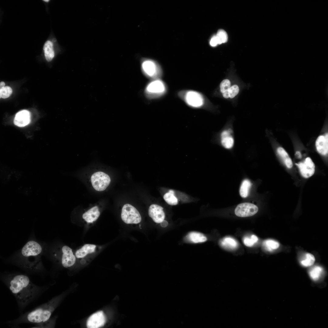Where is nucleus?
Returning a JSON list of instances; mask_svg holds the SVG:
<instances>
[{
  "label": "nucleus",
  "instance_id": "nucleus-1",
  "mask_svg": "<svg viewBox=\"0 0 328 328\" xmlns=\"http://www.w3.org/2000/svg\"><path fill=\"white\" fill-rule=\"evenodd\" d=\"M2 281L15 298L19 307H25L43 291V288L35 285L27 275L12 274Z\"/></svg>",
  "mask_w": 328,
  "mask_h": 328
},
{
  "label": "nucleus",
  "instance_id": "nucleus-2",
  "mask_svg": "<svg viewBox=\"0 0 328 328\" xmlns=\"http://www.w3.org/2000/svg\"><path fill=\"white\" fill-rule=\"evenodd\" d=\"M42 252L43 248L38 243L32 240L28 242L21 250L23 266L32 270L39 268L41 265L40 256Z\"/></svg>",
  "mask_w": 328,
  "mask_h": 328
},
{
  "label": "nucleus",
  "instance_id": "nucleus-3",
  "mask_svg": "<svg viewBox=\"0 0 328 328\" xmlns=\"http://www.w3.org/2000/svg\"><path fill=\"white\" fill-rule=\"evenodd\" d=\"M232 120L229 121L217 135V143L227 150H234L235 138Z\"/></svg>",
  "mask_w": 328,
  "mask_h": 328
},
{
  "label": "nucleus",
  "instance_id": "nucleus-4",
  "mask_svg": "<svg viewBox=\"0 0 328 328\" xmlns=\"http://www.w3.org/2000/svg\"><path fill=\"white\" fill-rule=\"evenodd\" d=\"M163 198L168 204L171 206L194 202L196 199L184 193L172 189L169 190L165 193Z\"/></svg>",
  "mask_w": 328,
  "mask_h": 328
},
{
  "label": "nucleus",
  "instance_id": "nucleus-5",
  "mask_svg": "<svg viewBox=\"0 0 328 328\" xmlns=\"http://www.w3.org/2000/svg\"><path fill=\"white\" fill-rule=\"evenodd\" d=\"M121 218L127 224H138L141 222L142 217L138 210L134 206L126 204L123 207Z\"/></svg>",
  "mask_w": 328,
  "mask_h": 328
},
{
  "label": "nucleus",
  "instance_id": "nucleus-6",
  "mask_svg": "<svg viewBox=\"0 0 328 328\" xmlns=\"http://www.w3.org/2000/svg\"><path fill=\"white\" fill-rule=\"evenodd\" d=\"M91 181L93 188L98 191L105 190L111 182L110 176L102 172L93 173L91 177Z\"/></svg>",
  "mask_w": 328,
  "mask_h": 328
},
{
  "label": "nucleus",
  "instance_id": "nucleus-7",
  "mask_svg": "<svg viewBox=\"0 0 328 328\" xmlns=\"http://www.w3.org/2000/svg\"><path fill=\"white\" fill-rule=\"evenodd\" d=\"M143 73L148 77L155 79L160 75V67L154 60L149 59L143 60L141 64Z\"/></svg>",
  "mask_w": 328,
  "mask_h": 328
},
{
  "label": "nucleus",
  "instance_id": "nucleus-8",
  "mask_svg": "<svg viewBox=\"0 0 328 328\" xmlns=\"http://www.w3.org/2000/svg\"><path fill=\"white\" fill-rule=\"evenodd\" d=\"M148 214L155 223L160 224L162 227L167 225L168 222L165 220V213L161 206L156 204H152L149 208Z\"/></svg>",
  "mask_w": 328,
  "mask_h": 328
},
{
  "label": "nucleus",
  "instance_id": "nucleus-9",
  "mask_svg": "<svg viewBox=\"0 0 328 328\" xmlns=\"http://www.w3.org/2000/svg\"><path fill=\"white\" fill-rule=\"evenodd\" d=\"M163 83L159 80H154L149 83L146 87L145 92L149 98L155 97L162 94L165 91Z\"/></svg>",
  "mask_w": 328,
  "mask_h": 328
},
{
  "label": "nucleus",
  "instance_id": "nucleus-10",
  "mask_svg": "<svg viewBox=\"0 0 328 328\" xmlns=\"http://www.w3.org/2000/svg\"><path fill=\"white\" fill-rule=\"evenodd\" d=\"M258 211V207L249 203H244L238 204L234 210L235 215L241 217H247L252 216Z\"/></svg>",
  "mask_w": 328,
  "mask_h": 328
},
{
  "label": "nucleus",
  "instance_id": "nucleus-11",
  "mask_svg": "<svg viewBox=\"0 0 328 328\" xmlns=\"http://www.w3.org/2000/svg\"><path fill=\"white\" fill-rule=\"evenodd\" d=\"M300 173L304 178H307L312 176L315 171V165L310 157L306 158L303 162L296 163Z\"/></svg>",
  "mask_w": 328,
  "mask_h": 328
},
{
  "label": "nucleus",
  "instance_id": "nucleus-12",
  "mask_svg": "<svg viewBox=\"0 0 328 328\" xmlns=\"http://www.w3.org/2000/svg\"><path fill=\"white\" fill-rule=\"evenodd\" d=\"M185 100L190 106L195 108L201 107L203 104V99L198 92L190 91L186 92L185 96Z\"/></svg>",
  "mask_w": 328,
  "mask_h": 328
},
{
  "label": "nucleus",
  "instance_id": "nucleus-13",
  "mask_svg": "<svg viewBox=\"0 0 328 328\" xmlns=\"http://www.w3.org/2000/svg\"><path fill=\"white\" fill-rule=\"evenodd\" d=\"M106 319L102 311L97 312L91 315L88 319L87 326L88 328H98L103 326Z\"/></svg>",
  "mask_w": 328,
  "mask_h": 328
},
{
  "label": "nucleus",
  "instance_id": "nucleus-14",
  "mask_svg": "<svg viewBox=\"0 0 328 328\" xmlns=\"http://www.w3.org/2000/svg\"><path fill=\"white\" fill-rule=\"evenodd\" d=\"M62 251L63 254L61 263L63 266L67 268L73 266L75 262L76 258L71 249L68 246L65 245L62 248Z\"/></svg>",
  "mask_w": 328,
  "mask_h": 328
},
{
  "label": "nucleus",
  "instance_id": "nucleus-15",
  "mask_svg": "<svg viewBox=\"0 0 328 328\" xmlns=\"http://www.w3.org/2000/svg\"><path fill=\"white\" fill-rule=\"evenodd\" d=\"M30 120V112L27 110H24L16 113L14 119V123L16 125L22 127L29 124Z\"/></svg>",
  "mask_w": 328,
  "mask_h": 328
},
{
  "label": "nucleus",
  "instance_id": "nucleus-16",
  "mask_svg": "<svg viewBox=\"0 0 328 328\" xmlns=\"http://www.w3.org/2000/svg\"><path fill=\"white\" fill-rule=\"evenodd\" d=\"M316 146L317 151L320 154L325 155L328 152V135L319 136L316 142Z\"/></svg>",
  "mask_w": 328,
  "mask_h": 328
},
{
  "label": "nucleus",
  "instance_id": "nucleus-17",
  "mask_svg": "<svg viewBox=\"0 0 328 328\" xmlns=\"http://www.w3.org/2000/svg\"><path fill=\"white\" fill-rule=\"evenodd\" d=\"M184 241L192 243L204 242L207 240L206 236L202 233L192 231L189 233L185 236Z\"/></svg>",
  "mask_w": 328,
  "mask_h": 328
},
{
  "label": "nucleus",
  "instance_id": "nucleus-18",
  "mask_svg": "<svg viewBox=\"0 0 328 328\" xmlns=\"http://www.w3.org/2000/svg\"><path fill=\"white\" fill-rule=\"evenodd\" d=\"M100 215L98 207L95 206L84 213L82 215L83 219L87 222L92 223L95 221Z\"/></svg>",
  "mask_w": 328,
  "mask_h": 328
},
{
  "label": "nucleus",
  "instance_id": "nucleus-19",
  "mask_svg": "<svg viewBox=\"0 0 328 328\" xmlns=\"http://www.w3.org/2000/svg\"><path fill=\"white\" fill-rule=\"evenodd\" d=\"M96 248V245L94 244H85L76 251V256L78 258H83L87 254L94 252Z\"/></svg>",
  "mask_w": 328,
  "mask_h": 328
},
{
  "label": "nucleus",
  "instance_id": "nucleus-20",
  "mask_svg": "<svg viewBox=\"0 0 328 328\" xmlns=\"http://www.w3.org/2000/svg\"><path fill=\"white\" fill-rule=\"evenodd\" d=\"M219 244L222 248L228 250H234L237 248L238 245L237 242L234 239L228 237L220 240Z\"/></svg>",
  "mask_w": 328,
  "mask_h": 328
},
{
  "label": "nucleus",
  "instance_id": "nucleus-21",
  "mask_svg": "<svg viewBox=\"0 0 328 328\" xmlns=\"http://www.w3.org/2000/svg\"><path fill=\"white\" fill-rule=\"evenodd\" d=\"M43 49L46 60L48 61H51L54 56L52 43L50 41H47L44 44Z\"/></svg>",
  "mask_w": 328,
  "mask_h": 328
},
{
  "label": "nucleus",
  "instance_id": "nucleus-22",
  "mask_svg": "<svg viewBox=\"0 0 328 328\" xmlns=\"http://www.w3.org/2000/svg\"><path fill=\"white\" fill-rule=\"evenodd\" d=\"M277 152L286 166L289 168H291L293 166L292 162L285 150L283 148L279 147L277 149Z\"/></svg>",
  "mask_w": 328,
  "mask_h": 328
},
{
  "label": "nucleus",
  "instance_id": "nucleus-23",
  "mask_svg": "<svg viewBox=\"0 0 328 328\" xmlns=\"http://www.w3.org/2000/svg\"><path fill=\"white\" fill-rule=\"evenodd\" d=\"M315 261L314 256L309 253L305 254L300 260L301 265L306 267L311 266L313 265Z\"/></svg>",
  "mask_w": 328,
  "mask_h": 328
},
{
  "label": "nucleus",
  "instance_id": "nucleus-24",
  "mask_svg": "<svg viewBox=\"0 0 328 328\" xmlns=\"http://www.w3.org/2000/svg\"><path fill=\"white\" fill-rule=\"evenodd\" d=\"M251 186V182L245 179L242 182L240 189V194L243 198H246L248 196L249 189Z\"/></svg>",
  "mask_w": 328,
  "mask_h": 328
},
{
  "label": "nucleus",
  "instance_id": "nucleus-25",
  "mask_svg": "<svg viewBox=\"0 0 328 328\" xmlns=\"http://www.w3.org/2000/svg\"><path fill=\"white\" fill-rule=\"evenodd\" d=\"M323 269L320 266H316L311 268L309 272L310 278L314 281L318 280L322 275Z\"/></svg>",
  "mask_w": 328,
  "mask_h": 328
},
{
  "label": "nucleus",
  "instance_id": "nucleus-26",
  "mask_svg": "<svg viewBox=\"0 0 328 328\" xmlns=\"http://www.w3.org/2000/svg\"><path fill=\"white\" fill-rule=\"evenodd\" d=\"M239 92V88L238 86L234 84L231 85L227 92L223 94L222 96L226 99H232L238 94Z\"/></svg>",
  "mask_w": 328,
  "mask_h": 328
},
{
  "label": "nucleus",
  "instance_id": "nucleus-27",
  "mask_svg": "<svg viewBox=\"0 0 328 328\" xmlns=\"http://www.w3.org/2000/svg\"><path fill=\"white\" fill-rule=\"evenodd\" d=\"M263 245L266 250L271 251L278 248L279 244L275 241L269 239L265 241L263 243Z\"/></svg>",
  "mask_w": 328,
  "mask_h": 328
},
{
  "label": "nucleus",
  "instance_id": "nucleus-28",
  "mask_svg": "<svg viewBox=\"0 0 328 328\" xmlns=\"http://www.w3.org/2000/svg\"><path fill=\"white\" fill-rule=\"evenodd\" d=\"M218 43L220 44L226 42L228 40V35L227 33L223 29H219L216 35Z\"/></svg>",
  "mask_w": 328,
  "mask_h": 328
},
{
  "label": "nucleus",
  "instance_id": "nucleus-29",
  "mask_svg": "<svg viewBox=\"0 0 328 328\" xmlns=\"http://www.w3.org/2000/svg\"><path fill=\"white\" fill-rule=\"evenodd\" d=\"M231 86V83L229 80H223L220 85V90L222 95L227 92Z\"/></svg>",
  "mask_w": 328,
  "mask_h": 328
},
{
  "label": "nucleus",
  "instance_id": "nucleus-30",
  "mask_svg": "<svg viewBox=\"0 0 328 328\" xmlns=\"http://www.w3.org/2000/svg\"><path fill=\"white\" fill-rule=\"evenodd\" d=\"M12 93V88L9 87H4L0 89V97L6 98L9 97Z\"/></svg>",
  "mask_w": 328,
  "mask_h": 328
},
{
  "label": "nucleus",
  "instance_id": "nucleus-31",
  "mask_svg": "<svg viewBox=\"0 0 328 328\" xmlns=\"http://www.w3.org/2000/svg\"><path fill=\"white\" fill-rule=\"evenodd\" d=\"M244 244L248 247H251L255 244L252 239L248 237H245L243 240Z\"/></svg>",
  "mask_w": 328,
  "mask_h": 328
},
{
  "label": "nucleus",
  "instance_id": "nucleus-32",
  "mask_svg": "<svg viewBox=\"0 0 328 328\" xmlns=\"http://www.w3.org/2000/svg\"><path fill=\"white\" fill-rule=\"evenodd\" d=\"M210 44L212 46H216L218 44L216 35H214L212 37L210 41Z\"/></svg>",
  "mask_w": 328,
  "mask_h": 328
},
{
  "label": "nucleus",
  "instance_id": "nucleus-33",
  "mask_svg": "<svg viewBox=\"0 0 328 328\" xmlns=\"http://www.w3.org/2000/svg\"><path fill=\"white\" fill-rule=\"evenodd\" d=\"M251 237L253 241L255 243L257 242L258 241V239L257 237L254 235H252Z\"/></svg>",
  "mask_w": 328,
  "mask_h": 328
},
{
  "label": "nucleus",
  "instance_id": "nucleus-34",
  "mask_svg": "<svg viewBox=\"0 0 328 328\" xmlns=\"http://www.w3.org/2000/svg\"><path fill=\"white\" fill-rule=\"evenodd\" d=\"M296 155L299 158H300L301 157V155L300 152H296Z\"/></svg>",
  "mask_w": 328,
  "mask_h": 328
},
{
  "label": "nucleus",
  "instance_id": "nucleus-35",
  "mask_svg": "<svg viewBox=\"0 0 328 328\" xmlns=\"http://www.w3.org/2000/svg\"><path fill=\"white\" fill-rule=\"evenodd\" d=\"M5 83L4 82H1L0 83V89L4 87Z\"/></svg>",
  "mask_w": 328,
  "mask_h": 328
},
{
  "label": "nucleus",
  "instance_id": "nucleus-36",
  "mask_svg": "<svg viewBox=\"0 0 328 328\" xmlns=\"http://www.w3.org/2000/svg\"><path fill=\"white\" fill-rule=\"evenodd\" d=\"M43 1H44L45 2H48L49 1V0H43Z\"/></svg>",
  "mask_w": 328,
  "mask_h": 328
}]
</instances>
